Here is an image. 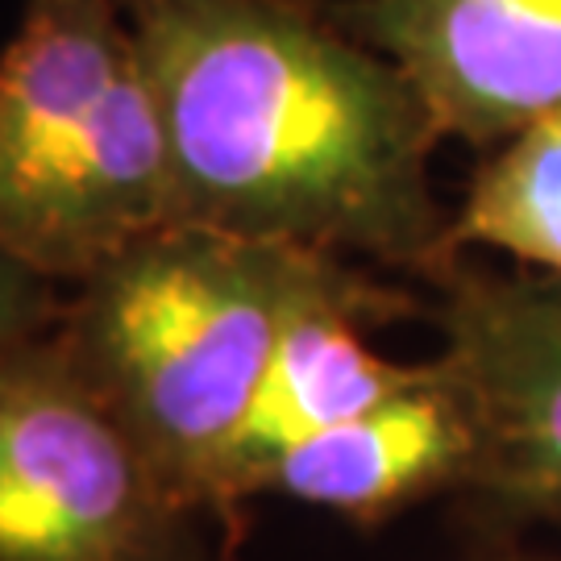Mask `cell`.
I'll list each match as a JSON object with an SVG mask.
<instances>
[{"mask_svg": "<svg viewBox=\"0 0 561 561\" xmlns=\"http://www.w3.org/2000/svg\"><path fill=\"white\" fill-rule=\"evenodd\" d=\"M175 180V225L449 275L428 162L442 141L400 67L321 0H141L129 13Z\"/></svg>", "mask_w": 561, "mask_h": 561, "instance_id": "obj_1", "label": "cell"}, {"mask_svg": "<svg viewBox=\"0 0 561 561\" xmlns=\"http://www.w3.org/2000/svg\"><path fill=\"white\" fill-rule=\"evenodd\" d=\"M345 266L167 225L83 279L62 350L180 503L208 500L287 321Z\"/></svg>", "mask_w": 561, "mask_h": 561, "instance_id": "obj_2", "label": "cell"}, {"mask_svg": "<svg viewBox=\"0 0 561 561\" xmlns=\"http://www.w3.org/2000/svg\"><path fill=\"white\" fill-rule=\"evenodd\" d=\"M180 507L62 341L0 366V561H141Z\"/></svg>", "mask_w": 561, "mask_h": 561, "instance_id": "obj_3", "label": "cell"}, {"mask_svg": "<svg viewBox=\"0 0 561 561\" xmlns=\"http://www.w3.org/2000/svg\"><path fill=\"white\" fill-rule=\"evenodd\" d=\"M329 9L400 67L442 138L500 146L561 113V0H333Z\"/></svg>", "mask_w": 561, "mask_h": 561, "instance_id": "obj_4", "label": "cell"}, {"mask_svg": "<svg viewBox=\"0 0 561 561\" xmlns=\"http://www.w3.org/2000/svg\"><path fill=\"white\" fill-rule=\"evenodd\" d=\"M445 382L479 433L470 486L561 520V275L458 283Z\"/></svg>", "mask_w": 561, "mask_h": 561, "instance_id": "obj_5", "label": "cell"}, {"mask_svg": "<svg viewBox=\"0 0 561 561\" xmlns=\"http://www.w3.org/2000/svg\"><path fill=\"white\" fill-rule=\"evenodd\" d=\"M138 80L129 13L108 0H30L0 55V254L18 245Z\"/></svg>", "mask_w": 561, "mask_h": 561, "instance_id": "obj_6", "label": "cell"}, {"mask_svg": "<svg viewBox=\"0 0 561 561\" xmlns=\"http://www.w3.org/2000/svg\"><path fill=\"white\" fill-rule=\"evenodd\" d=\"M366 308L370 296L350 271L296 308L271 354L259 396L217 466L208 500L221 503L262 491L271 470L300 445L433 379V362L400 366L362 341L358 317Z\"/></svg>", "mask_w": 561, "mask_h": 561, "instance_id": "obj_7", "label": "cell"}, {"mask_svg": "<svg viewBox=\"0 0 561 561\" xmlns=\"http://www.w3.org/2000/svg\"><path fill=\"white\" fill-rule=\"evenodd\" d=\"M474 454V421L437 366L421 387H408L287 454L262 491L370 520L445 482H470Z\"/></svg>", "mask_w": 561, "mask_h": 561, "instance_id": "obj_8", "label": "cell"}, {"mask_svg": "<svg viewBox=\"0 0 561 561\" xmlns=\"http://www.w3.org/2000/svg\"><path fill=\"white\" fill-rule=\"evenodd\" d=\"M491 245L561 275V113L495 146L449 225V250Z\"/></svg>", "mask_w": 561, "mask_h": 561, "instance_id": "obj_9", "label": "cell"}, {"mask_svg": "<svg viewBox=\"0 0 561 561\" xmlns=\"http://www.w3.org/2000/svg\"><path fill=\"white\" fill-rule=\"evenodd\" d=\"M46 312H50V279L0 254V366L30 345Z\"/></svg>", "mask_w": 561, "mask_h": 561, "instance_id": "obj_10", "label": "cell"}, {"mask_svg": "<svg viewBox=\"0 0 561 561\" xmlns=\"http://www.w3.org/2000/svg\"><path fill=\"white\" fill-rule=\"evenodd\" d=\"M108 4H117L121 13H134V9H138L141 0H108Z\"/></svg>", "mask_w": 561, "mask_h": 561, "instance_id": "obj_11", "label": "cell"}]
</instances>
